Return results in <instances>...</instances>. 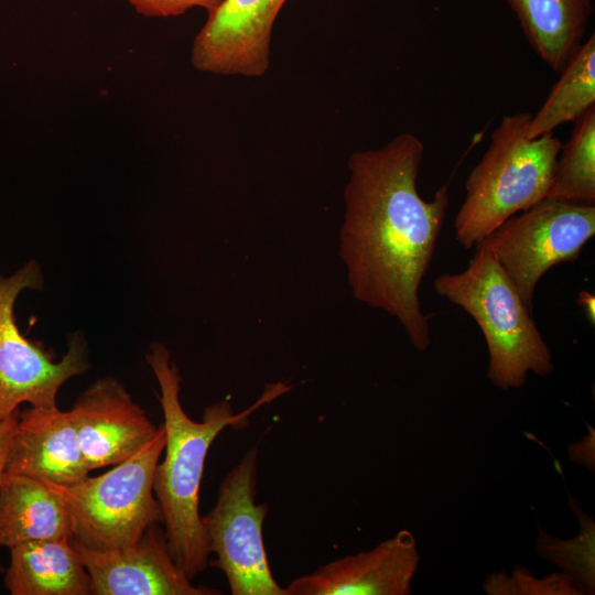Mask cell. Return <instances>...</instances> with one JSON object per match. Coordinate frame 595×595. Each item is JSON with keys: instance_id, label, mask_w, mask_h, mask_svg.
<instances>
[{"instance_id": "obj_1", "label": "cell", "mask_w": 595, "mask_h": 595, "mask_svg": "<svg viewBox=\"0 0 595 595\" xmlns=\"http://www.w3.org/2000/svg\"><path fill=\"white\" fill-rule=\"evenodd\" d=\"M424 145L412 133L349 155L339 256L354 298L404 328L419 351L431 342L419 290L450 205L447 185L431 201L416 187Z\"/></svg>"}, {"instance_id": "obj_2", "label": "cell", "mask_w": 595, "mask_h": 595, "mask_svg": "<svg viewBox=\"0 0 595 595\" xmlns=\"http://www.w3.org/2000/svg\"><path fill=\"white\" fill-rule=\"evenodd\" d=\"M145 359L160 387L165 431L164 458L155 467L153 491L171 554L193 580L209 565L210 551L199 515L201 483L209 447L224 429L244 428L249 414L281 393L283 387L272 386L256 404L240 413H235L227 400L215 402L205 408L201 421H194L181 404L182 378L167 348L153 342Z\"/></svg>"}, {"instance_id": "obj_3", "label": "cell", "mask_w": 595, "mask_h": 595, "mask_svg": "<svg viewBox=\"0 0 595 595\" xmlns=\"http://www.w3.org/2000/svg\"><path fill=\"white\" fill-rule=\"evenodd\" d=\"M531 116L505 115L466 180V195L454 221L456 240L466 249L548 195L563 143L553 133L530 138Z\"/></svg>"}, {"instance_id": "obj_4", "label": "cell", "mask_w": 595, "mask_h": 595, "mask_svg": "<svg viewBox=\"0 0 595 595\" xmlns=\"http://www.w3.org/2000/svg\"><path fill=\"white\" fill-rule=\"evenodd\" d=\"M434 289L478 324L489 353L487 376L496 388H519L529 372L553 371L551 350L532 313L489 250L476 247L468 267L436 277Z\"/></svg>"}, {"instance_id": "obj_5", "label": "cell", "mask_w": 595, "mask_h": 595, "mask_svg": "<svg viewBox=\"0 0 595 595\" xmlns=\"http://www.w3.org/2000/svg\"><path fill=\"white\" fill-rule=\"evenodd\" d=\"M165 446L163 424L139 452L98 476L71 485L42 480L65 505L73 520L71 539L91 550L137 541L162 511L153 491L154 470Z\"/></svg>"}, {"instance_id": "obj_6", "label": "cell", "mask_w": 595, "mask_h": 595, "mask_svg": "<svg viewBox=\"0 0 595 595\" xmlns=\"http://www.w3.org/2000/svg\"><path fill=\"white\" fill-rule=\"evenodd\" d=\"M41 267L31 260L13 274H0V421L31 407H56L61 387L90 368L87 342L82 333L68 338L67 351L58 361L42 343L26 338L15 321L14 305L25 290H42Z\"/></svg>"}, {"instance_id": "obj_7", "label": "cell", "mask_w": 595, "mask_h": 595, "mask_svg": "<svg viewBox=\"0 0 595 595\" xmlns=\"http://www.w3.org/2000/svg\"><path fill=\"white\" fill-rule=\"evenodd\" d=\"M594 234V205L545 197L509 217L476 247L493 253L532 313L542 275L556 264L575 262Z\"/></svg>"}, {"instance_id": "obj_8", "label": "cell", "mask_w": 595, "mask_h": 595, "mask_svg": "<svg viewBox=\"0 0 595 595\" xmlns=\"http://www.w3.org/2000/svg\"><path fill=\"white\" fill-rule=\"evenodd\" d=\"M257 448L248 450L224 477L215 506L202 516L209 565L226 576L232 595H286L267 559L263 522L267 504H256Z\"/></svg>"}, {"instance_id": "obj_9", "label": "cell", "mask_w": 595, "mask_h": 595, "mask_svg": "<svg viewBox=\"0 0 595 595\" xmlns=\"http://www.w3.org/2000/svg\"><path fill=\"white\" fill-rule=\"evenodd\" d=\"M286 0H226L195 35L191 63L199 72L261 77L270 65L272 30Z\"/></svg>"}, {"instance_id": "obj_10", "label": "cell", "mask_w": 595, "mask_h": 595, "mask_svg": "<svg viewBox=\"0 0 595 595\" xmlns=\"http://www.w3.org/2000/svg\"><path fill=\"white\" fill-rule=\"evenodd\" d=\"M90 576L93 595H218L195 586L171 554L165 531L151 524L134 542L91 550L71 539Z\"/></svg>"}, {"instance_id": "obj_11", "label": "cell", "mask_w": 595, "mask_h": 595, "mask_svg": "<svg viewBox=\"0 0 595 595\" xmlns=\"http://www.w3.org/2000/svg\"><path fill=\"white\" fill-rule=\"evenodd\" d=\"M68 412L89 472L129 458L159 431L113 377L94 381Z\"/></svg>"}, {"instance_id": "obj_12", "label": "cell", "mask_w": 595, "mask_h": 595, "mask_svg": "<svg viewBox=\"0 0 595 595\" xmlns=\"http://www.w3.org/2000/svg\"><path fill=\"white\" fill-rule=\"evenodd\" d=\"M420 562L405 529L374 549L328 562L294 578L286 595H408Z\"/></svg>"}, {"instance_id": "obj_13", "label": "cell", "mask_w": 595, "mask_h": 595, "mask_svg": "<svg viewBox=\"0 0 595 595\" xmlns=\"http://www.w3.org/2000/svg\"><path fill=\"white\" fill-rule=\"evenodd\" d=\"M4 474L71 485L89 474L68 411L29 407L20 411L10 439Z\"/></svg>"}, {"instance_id": "obj_14", "label": "cell", "mask_w": 595, "mask_h": 595, "mask_svg": "<svg viewBox=\"0 0 595 595\" xmlns=\"http://www.w3.org/2000/svg\"><path fill=\"white\" fill-rule=\"evenodd\" d=\"M10 550L4 586L11 595H89L90 576L71 539L31 541Z\"/></svg>"}, {"instance_id": "obj_15", "label": "cell", "mask_w": 595, "mask_h": 595, "mask_svg": "<svg viewBox=\"0 0 595 595\" xmlns=\"http://www.w3.org/2000/svg\"><path fill=\"white\" fill-rule=\"evenodd\" d=\"M73 520L61 498L42 480L4 474L0 483V547L71 539Z\"/></svg>"}, {"instance_id": "obj_16", "label": "cell", "mask_w": 595, "mask_h": 595, "mask_svg": "<svg viewBox=\"0 0 595 595\" xmlns=\"http://www.w3.org/2000/svg\"><path fill=\"white\" fill-rule=\"evenodd\" d=\"M533 52L560 73L584 42L592 0H505Z\"/></svg>"}, {"instance_id": "obj_17", "label": "cell", "mask_w": 595, "mask_h": 595, "mask_svg": "<svg viewBox=\"0 0 595 595\" xmlns=\"http://www.w3.org/2000/svg\"><path fill=\"white\" fill-rule=\"evenodd\" d=\"M560 74L538 112L531 116L528 136L532 139L575 121L595 106L594 33L583 42Z\"/></svg>"}, {"instance_id": "obj_18", "label": "cell", "mask_w": 595, "mask_h": 595, "mask_svg": "<svg viewBox=\"0 0 595 595\" xmlns=\"http://www.w3.org/2000/svg\"><path fill=\"white\" fill-rule=\"evenodd\" d=\"M574 122L572 134L556 158L547 197L594 205L595 106Z\"/></svg>"}, {"instance_id": "obj_19", "label": "cell", "mask_w": 595, "mask_h": 595, "mask_svg": "<svg viewBox=\"0 0 595 595\" xmlns=\"http://www.w3.org/2000/svg\"><path fill=\"white\" fill-rule=\"evenodd\" d=\"M569 505L580 522L578 534L569 540L552 537L539 529L537 553L556 565L582 594L595 593V522L582 509L578 499L570 496Z\"/></svg>"}, {"instance_id": "obj_20", "label": "cell", "mask_w": 595, "mask_h": 595, "mask_svg": "<svg viewBox=\"0 0 595 595\" xmlns=\"http://www.w3.org/2000/svg\"><path fill=\"white\" fill-rule=\"evenodd\" d=\"M483 588L489 595H582L562 572L538 577L520 565L510 575L506 572L490 574Z\"/></svg>"}, {"instance_id": "obj_21", "label": "cell", "mask_w": 595, "mask_h": 595, "mask_svg": "<svg viewBox=\"0 0 595 595\" xmlns=\"http://www.w3.org/2000/svg\"><path fill=\"white\" fill-rule=\"evenodd\" d=\"M129 3L137 13L147 18H170L184 14L187 10L198 7L207 14L214 12L226 0H122Z\"/></svg>"}, {"instance_id": "obj_22", "label": "cell", "mask_w": 595, "mask_h": 595, "mask_svg": "<svg viewBox=\"0 0 595 595\" xmlns=\"http://www.w3.org/2000/svg\"><path fill=\"white\" fill-rule=\"evenodd\" d=\"M594 441L595 433L589 428V433L580 442L572 443L569 446V456L572 461L585 466L594 472Z\"/></svg>"}, {"instance_id": "obj_23", "label": "cell", "mask_w": 595, "mask_h": 595, "mask_svg": "<svg viewBox=\"0 0 595 595\" xmlns=\"http://www.w3.org/2000/svg\"><path fill=\"white\" fill-rule=\"evenodd\" d=\"M20 410L15 411L8 418L0 421V483L4 473V463L10 443L11 435L13 433L15 423L19 418ZM4 567L0 564V574L4 573Z\"/></svg>"}, {"instance_id": "obj_24", "label": "cell", "mask_w": 595, "mask_h": 595, "mask_svg": "<svg viewBox=\"0 0 595 595\" xmlns=\"http://www.w3.org/2000/svg\"><path fill=\"white\" fill-rule=\"evenodd\" d=\"M578 303L581 307L584 309L592 324L594 323L595 317V299L594 295L587 291H581L578 295Z\"/></svg>"}]
</instances>
